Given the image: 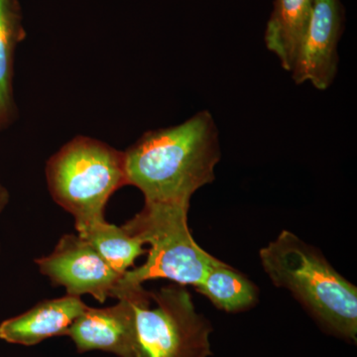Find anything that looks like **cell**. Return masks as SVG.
<instances>
[{
  "instance_id": "cell-3",
  "label": "cell",
  "mask_w": 357,
  "mask_h": 357,
  "mask_svg": "<svg viewBox=\"0 0 357 357\" xmlns=\"http://www.w3.org/2000/svg\"><path fill=\"white\" fill-rule=\"evenodd\" d=\"M46 177L54 201L73 215L81 234L105 220L110 197L128 185L124 152L77 136L49 159Z\"/></svg>"
},
{
  "instance_id": "cell-12",
  "label": "cell",
  "mask_w": 357,
  "mask_h": 357,
  "mask_svg": "<svg viewBox=\"0 0 357 357\" xmlns=\"http://www.w3.org/2000/svg\"><path fill=\"white\" fill-rule=\"evenodd\" d=\"M196 289L218 309L227 312L250 309L259 296L258 288L245 275L215 257Z\"/></svg>"
},
{
  "instance_id": "cell-14",
  "label": "cell",
  "mask_w": 357,
  "mask_h": 357,
  "mask_svg": "<svg viewBox=\"0 0 357 357\" xmlns=\"http://www.w3.org/2000/svg\"><path fill=\"white\" fill-rule=\"evenodd\" d=\"M9 202V194L8 191L0 184V213L4 210V208L7 206Z\"/></svg>"
},
{
  "instance_id": "cell-7",
  "label": "cell",
  "mask_w": 357,
  "mask_h": 357,
  "mask_svg": "<svg viewBox=\"0 0 357 357\" xmlns=\"http://www.w3.org/2000/svg\"><path fill=\"white\" fill-rule=\"evenodd\" d=\"M340 0H314L306 31L291 70L296 84L309 82L319 91L332 86L338 68L342 33Z\"/></svg>"
},
{
  "instance_id": "cell-9",
  "label": "cell",
  "mask_w": 357,
  "mask_h": 357,
  "mask_svg": "<svg viewBox=\"0 0 357 357\" xmlns=\"http://www.w3.org/2000/svg\"><path fill=\"white\" fill-rule=\"evenodd\" d=\"M86 309L88 306L77 296L42 301L29 311L2 321L0 338L10 344L31 347L49 337L66 335Z\"/></svg>"
},
{
  "instance_id": "cell-5",
  "label": "cell",
  "mask_w": 357,
  "mask_h": 357,
  "mask_svg": "<svg viewBox=\"0 0 357 357\" xmlns=\"http://www.w3.org/2000/svg\"><path fill=\"white\" fill-rule=\"evenodd\" d=\"M132 303L135 337L132 357H210V321L197 312L191 294L174 284L158 291L142 285L117 289Z\"/></svg>"
},
{
  "instance_id": "cell-6",
  "label": "cell",
  "mask_w": 357,
  "mask_h": 357,
  "mask_svg": "<svg viewBox=\"0 0 357 357\" xmlns=\"http://www.w3.org/2000/svg\"><path fill=\"white\" fill-rule=\"evenodd\" d=\"M40 272L68 295H91L100 303L114 297L122 276L112 269L89 241L66 234L51 255L37 259Z\"/></svg>"
},
{
  "instance_id": "cell-1",
  "label": "cell",
  "mask_w": 357,
  "mask_h": 357,
  "mask_svg": "<svg viewBox=\"0 0 357 357\" xmlns=\"http://www.w3.org/2000/svg\"><path fill=\"white\" fill-rule=\"evenodd\" d=\"M220 159L218 128L204 110L134 143L124 152L126 182L142 192L145 203L190 206L192 195L215 180Z\"/></svg>"
},
{
  "instance_id": "cell-13",
  "label": "cell",
  "mask_w": 357,
  "mask_h": 357,
  "mask_svg": "<svg viewBox=\"0 0 357 357\" xmlns=\"http://www.w3.org/2000/svg\"><path fill=\"white\" fill-rule=\"evenodd\" d=\"M89 241L116 273L123 276L134 262L148 250L137 237L131 236L122 227L107 222L95 223L77 234Z\"/></svg>"
},
{
  "instance_id": "cell-4",
  "label": "cell",
  "mask_w": 357,
  "mask_h": 357,
  "mask_svg": "<svg viewBox=\"0 0 357 357\" xmlns=\"http://www.w3.org/2000/svg\"><path fill=\"white\" fill-rule=\"evenodd\" d=\"M189 206L145 203L142 211L122 225L129 234L151 248L147 251L146 262L128 270L115 291L156 279H168L185 287L196 288L201 283L215 257L192 236L188 225Z\"/></svg>"
},
{
  "instance_id": "cell-10",
  "label": "cell",
  "mask_w": 357,
  "mask_h": 357,
  "mask_svg": "<svg viewBox=\"0 0 357 357\" xmlns=\"http://www.w3.org/2000/svg\"><path fill=\"white\" fill-rule=\"evenodd\" d=\"M314 0H276L273 13L268 21L265 43L274 53L282 67L288 72L293 69L296 56L307 22Z\"/></svg>"
},
{
  "instance_id": "cell-8",
  "label": "cell",
  "mask_w": 357,
  "mask_h": 357,
  "mask_svg": "<svg viewBox=\"0 0 357 357\" xmlns=\"http://www.w3.org/2000/svg\"><path fill=\"white\" fill-rule=\"evenodd\" d=\"M114 306L89 307L72 324L66 335L77 351H102L119 357H132L135 323L132 303L126 293L115 296Z\"/></svg>"
},
{
  "instance_id": "cell-2",
  "label": "cell",
  "mask_w": 357,
  "mask_h": 357,
  "mask_svg": "<svg viewBox=\"0 0 357 357\" xmlns=\"http://www.w3.org/2000/svg\"><path fill=\"white\" fill-rule=\"evenodd\" d=\"M264 271L340 337L356 342L357 288L325 256L292 232L283 230L259 252Z\"/></svg>"
},
{
  "instance_id": "cell-11",
  "label": "cell",
  "mask_w": 357,
  "mask_h": 357,
  "mask_svg": "<svg viewBox=\"0 0 357 357\" xmlns=\"http://www.w3.org/2000/svg\"><path fill=\"white\" fill-rule=\"evenodd\" d=\"M25 37L20 1L0 0V128L9 126L15 114L14 57Z\"/></svg>"
}]
</instances>
